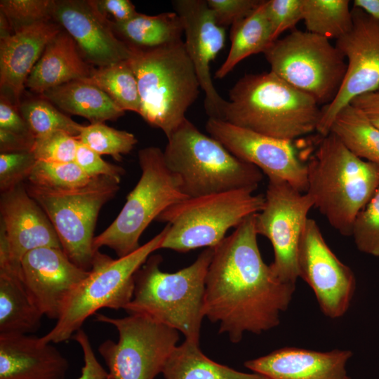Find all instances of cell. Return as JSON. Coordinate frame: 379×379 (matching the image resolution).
Instances as JSON below:
<instances>
[{"instance_id":"18","label":"cell","mask_w":379,"mask_h":379,"mask_svg":"<svg viewBox=\"0 0 379 379\" xmlns=\"http://www.w3.org/2000/svg\"><path fill=\"white\" fill-rule=\"evenodd\" d=\"M173 5L181 19L185 48L205 94L206 112L209 118L222 119L226 100L213 85L211 63L224 48L225 28L217 23L206 1L176 0Z\"/></svg>"},{"instance_id":"7","label":"cell","mask_w":379,"mask_h":379,"mask_svg":"<svg viewBox=\"0 0 379 379\" xmlns=\"http://www.w3.org/2000/svg\"><path fill=\"white\" fill-rule=\"evenodd\" d=\"M168 228L166 224L152 239L122 258L112 259L98 251L88 275L70 296L54 327L41 340L51 343L68 340L100 309L124 310L133 296L136 272L152 253L161 248Z\"/></svg>"},{"instance_id":"12","label":"cell","mask_w":379,"mask_h":379,"mask_svg":"<svg viewBox=\"0 0 379 379\" xmlns=\"http://www.w3.org/2000/svg\"><path fill=\"white\" fill-rule=\"evenodd\" d=\"M95 319L119 333L117 342L107 340L98 347L110 379H154L179 340V331L144 314L122 318L96 314Z\"/></svg>"},{"instance_id":"1","label":"cell","mask_w":379,"mask_h":379,"mask_svg":"<svg viewBox=\"0 0 379 379\" xmlns=\"http://www.w3.org/2000/svg\"><path fill=\"white\" fill-rule=\"evenodd\" d=\"M251 215L213 248L205 280L204 314L219 333L241 341L246 332L260 334L277 326L295 284L280 281L261 256Z\"/></svg>"},{"instance_id":"27","label":"cell","mask_w":379,"mask_h":379,"mask_svg":"<svg viewBox=\"0 0 379 379\" xmlns=\"http://www.w3.org/2000/svg\"><path fill=\"white\" fill-rule=\"evenodd\" d=\"M265 1L247 16L231 26V46L225 60L215 73V78L222 79L244 59L264 53L274 41L265 13Z\"/></svg>"},{"instance_id":"34","label":"cell","mask_w":379,"mask_h":379,"mask_svg":"<svg viewBox=\"0 0 379 379\" xmlns=\"http://www.w3.org/2000/svg\"><path fill=\"white\" fill-rule=\"evenodd\" d=\"M77 139L100 155L112 157L120 161L122 155L133 149L138 140L132 133L117 130L105 123L84 126Z\"/></svg>"},{"instance_id":"20","label":"cell","mask_w":379,"mask_h":379,"mask_svg":"<svg viewBox=\"0 0 379 379\" xmlns=\"http://www.w3.org/2000/svg\"><path fill=\"white\" fill-rule=\"evenodd\" d=\"M0 213V233L5 239L8 262L15 270L20 272L23 257L32 250L62 248L54 227L29 194L25 183L1 193Z\"/></svg>"},{"instance_id":"43","label":"cell","mask_w":379,"mask_h":379,"mask_svg":"<svg viewBox=\"0 0 379 379\" xmlns=\"http://www.w3.org/2000/svg\"><path fill=\"white\" fill-rule=\"evenodd\" d=\"M72 338L79 345L84 356V364L78 379H110L108 371L97 359L86 333L80 328Z\"/></svg>"},{"instance_id":"28","label":"cell","mask_w":379,"mask_h":379,"mask_svg":"<svg viewBox=\"0 0 379 379\" xmlns=\"http://www.w3.org/2000/svg\"><path fill=\"white\" fill-rule=\"evenodd\" d=\"M118 38L128 46L152 48L178 42L184 34L180 16L175 12L155 15L139 13L131 20L115 23L109 22Z\"/></svg>"},{"instance_id":"40","label":"cell","mask_w":379,"mask_h":379,"mask_svg":"<svg viewBox=\"0 0 379 379\" xmlns=\"http://www.w3.org/2000/svg\"><path fill=\"white\" fill-rule=\"evenodd\" d=\"M265 4L274 41L302 20V0H267Z\"/></svg>"},{"instance_id":"38","label":"cell","mask_w":379,"mask_h":379,"mask_svg":"<svg viewBox=\"0 0 379 379\" xmlns=\"http://www.w3.org/2000/svg\"><path fill=\"white\" fill-rule=\"evenodd\" d=\"M78 144L77 138L57 131L35 138L31 152L36 161L72 162L74 161Z\"/></svg>"},{"instance_id":"23","label":"cell","mask_w":379,"mask_h":379,"mask_svg":"<svg viewBox=\"0 0 379 379\" xmlns=\"http://www.w3.org/2000/svg\"><path fill=\"white\" fill-rule=\"evenodd\" d=\"M68 368L66 358L41 337L0 335V379H65Z\"/></svg>"},{"instance_id":"26","label":"cell","mask_w":379,"mask_h":379,"mask_svg":"<svg viewBox=\"0 0 379 379\" xmlns=\"http://www.w3.org/2000/svg\"><path fill=\"white\" fill-rule=\"evenodd\" d=\"M41 96L65 112L87 119L91 124L115 121L125 114L104 91L81 80L51 88Z\"/></svg>"},{"instance_id":"29","label":"cell","mask_w":379,"mask_h":379,"mask_svg":"<svg viewBox=\"0 0 379 379\" xmlns=\"http://www.w3.org/2000/svg\"><path fill=\"white\" fill-rule=\"evenodd\" d=\"M161 373L165 379H268L217 363L202 352L199 343L187 340L173 350Z\"/></svg>"},{"instance_id":"48","label":"cell","mask_w":379,"mask_h":379,"mask_svg":"<svg viewBox=\"0 0 379 379\" xmlns=\"http://www.w3.org/2000/svg\"><path fill=\"white\" fill-rule=\"evenodd\" d=\"M353 7L361 9L379 22V0H354Z\"/></svg>"},{"instance_id":"31","label":"cell","mask_w":379,"mask_h":379,"mask_svg":"<svg viewBox=\"0 0 379 379\" xmlns=\"http://www.w3.org/2000/svg\"><path fill=\"white\" fill-rule=\"evenodd\" d=\"M81 81L104 91L124 111L139 114L140 98L137 80L128 60L108 66L93 67L89 76Z\"/></svg>"},{"instance_id":"21","label":"cell","mask_w":379,"mask_h":379,"mask_svg":"<svg viewBox=\"0 0 379 379\" xmlns=\"http://www.w3.org/2000/svg\"><path fill=\"white\" fill-rule=\"evenodd\" d=\"M62 30L53 20L21 28L0 39L1 93L19 109L25 82L48 44Z\"/></svg>"},{"instance_id":"35","label":"cell","mask_w":379,"mask_h":379,"mask_svg":"<svg viewBox=\"0 0 379 379\" xmlns=\"http://www.w3.org/2000/svg\"><path fill=\"white\" fill-rule=\"evenodd\" d=\"M88 176L74 161L67 163L37 161L27 182L48 189H73L87 185Z\"/></svg>"},{"instance_id":"50","label":"cell","mask_w":379,"mask_h":379,"mask_svg":"<svg viewBox=\"0 0 379 379\" xmlns=\"http://www.w3.org/2000/svg\"><path fill=\"white\" fill-rule=\"evenodd\" d=\"M351 379V378H350Z\"/></svg>"},{"instance_id":"49","label":"cell","mask_w":379,"mask_h":379,"mask_svg":"<svg viewBox=\"0 0 379 379\" xmlns=\"http://www.w3.org/2000/svg\"><path fill=\"white\" fill-rule=\"evenodd\" d=\"M13 33L6 15L0 11V39H3Z\"/></svg>"},{"instance_id":"15","label":"cell","mask_w":379,"mask_h":379,"mask_svg":"<svg viewBox=\"0 0 379 379\" xmlns=\"http://www.w3.org/2000/svg\"><path fill=\"white\" fill-rule=\"evenodd\" d=\"M297 264L299 277L312 289L324 314L343 317L354 294L355 277L329 248L313 219L308 218L301 236Z\"/></svg>"},{"instance_id":"10","label":"cell","mask_w":379,"mask_h":379,"mask_svg":"<svg viewBox=\"0 0 379 379\" xmlns=\"http://www.w3.org/2000/svg\"><path fill=\"white\" fill-rule=\"evenodd\" d=\"M121 179L99 176L73 189H48L25 183L29 194L51 222L62 248L80 268L90 271L98 251L94 230L101 208L119 189Z\"/></svg>"},{"instance_id":"30","label":"cell","mask_w":379,"mask_h":379,"mask_svg":"<svg viewBox=\"0 0 379 379\" xmlns=\"http://www.w3.org/2000/svg\"><path fill=\"white\" fill-rule=\"evenodd\" d=\"M330 133L357 157L379 164V128L352 104L337 114Z\"/></svg>"},{"instance_id":"22","label":"cell","mask_w":379,"mask_h":379,"mask_svg":"<svg viewBox=\"0 0 379 379\" xmlns=\"http://www.w3.org/2000/svg\"><path fill=\"white\" fill-rule=\"evenodd\" d=\"M350 350L314 351L285 347L248 360L244 366L268 379H350L346 364Z\"/></svg>"},{"instance_id":"2","label":"cell","mask_w":379,"mask_h":379,"mask_svg":"<svg viewBox=\"0 0 379 379\" xmlns=\"http://www.w3.org/2000/svg\"><path fill=\"white\" fill-rule=\"evenodd\" d=\"M229 98L222 120L291 142L317 131L321 117L313 98L271 71L245 74L230 90Z\"/></svg>"},{"instance_id":"42","label":"cell","mask_w":379,"mask_h":379,"mask_svg":"<svg viewBox=\"0 0 379 379\" xmlns=\"http://www.w3.org/2000/svg\"><path fill=\"white\" fill-rule=\"evenodd\" d=\"M217 23L225 27L250 14L260 4L258 0H207Z\"/></svg>"},{"instance_id":"45","label":"cell","mask_w":379,"mask_h":379,"mask_svg":"<svg viewBox=\"0 0 379 379\" xmlns=\"http://www.w3.org/2000/svg\"><path fill=\"white\" fill-rule=\"evenodd\" d=\"M94 1L100 13L112 22H124L138 14L135 6L129 0Z\"/></svg>"},{"instance_id":"47","label":"cell","mask_w":379,"mask_h":379,"mask_svg":"<svg viewBox=\"0 0 379 379\" xmlns=\"http://www.w3.org/2000/svg\"><path fill=\"white\" fill-rule=\"evenodd\" d=\"M350 104L361 110L379 128V90L357 96Z\"/></svg>"},{"instance_id":"25","label":"cell","mask_w":379,"mask_h":379,"mask_svg":"<svg viewBox=\"0 0 379 379\" xmlns=\"http://www.w3.org/2000/svg\"><path fill=\"white\" fill-rule=\"evenodd\" d=\"M43 314L9 263H0V335L28 334L41 326Z\"/></svg>"},{"instance_id":"16","label":"cell","mask_w":379,"mask_h":379,"mask_svg":"<svg viewBox=\"0 0 379 379\" xmlns=\"http://www.w3.org/2000/svg\"><path fill=\"white\" fill-rule=\"evenodd\" d=\"M206 130L233 155L256 166L268 178L283 180L298 191L307 192V166L298 158L291 141L214 118H208Z\"/></svg>"},{"instance_id":"19","label":"cell","mask_w":379,"mask_h":379,"mask_svg":"<svg viewBox=\"0 0 379 379\" xmlns=\"http://www.w3.org/2000/svg\"><path fill=\"white\" fill-rule=\"evenodd\" d=\"M52 20L71 36L90 65L108 66L131 56V47L117 36L94 0H55Z\"/></svg>"},{"instance_id":"36","label":"cell","mask_w":379,"mask_h":379,"mask_svg":"<svg viewBox=\"0 0 379 379\" xmlns=\"http://www.w3.org/2000/svg\"><path fill=\"white\" fill-rule=\"evenodd\" d=\"M351 236L358 250L379 257V187L355 217Z\"/></svg>"},{"instance_id":"8","label":"cell","mask_w":379,"mask_h":379,"mask_svg":"<svg viewBox=\"0 0 379 379\" xmlns=\"http://www.w3.org/2000/svg\"><path fill=\"white\" fill-rule=\"evenodd\" d=\"M251 188L190 197L165 209L156 219L169 225L161 248L185 253L214 248L232 227L261 211L265 194Z\"/></svg>"},{"instance_id":"11","label":"cell","mask_w":379,"mask_h":379,"mask_svg":"<svg viewBox=\"0 0 379 379\" xmlns=\"http://www.w3.org/2000/svg\"><path fill=\"white\" fill-rule=\"evenodd\" d=\"M264 55L271 72L319 105L335 98L344 79L345 57L328 39L294 30L274 41Z\"/></svg>"},{"instance_id":"3","label":"cell","mask_w":379,"mask_h":379,"mask_svg":"<svg viewBox=\"0 0 379 379\" xmlns=\"http://www.w3.org/2000/svg\"><path fill=\"white\" fill-rule=\"evenodd\" d=\"M307 166L314 206L342 235L379 187V164L352 154L332 133L323 136Z\"/></svg>"},{"instance_id":"6","label":"cell","mask_w":379,"mask_h":379,"mask_svg":"<svg viewBox=\"0 0 379 379\" xmlns=\"http://www.w3.org/2000/svg\"><path fill=\"white\" fill-rule=\"evenodd\" d=\"M167 140L163 151L165 162L180 178L188 197L246 188L255 190L262 180L259 168L236 157L187 118Z\"/></svg>"},{"instance_id":"32","label":"cell","mask_w":379,"mask_h":379,"mask_svg":"<svg viewBox=\"0 0 379 379\" xmlns=\"http://www.w3.org/2000/svg\"><path fill=\"white\" fill-rule=\"evenodd\" d=\"M302 13L306 31L328 39H338L352 25L348 0H302Z\"/></svg>"},{"instance_id":"9","label":"cell","mask_w":379,"mask_h":379,"mask_svg":"<svg viewBox=\"0 0 379 379\" xmlns=\"http://www.w3.org/2000/svg\"><path fill=\"white\" fill-rule=\"evenodd\" d=\"M138 157L141 169L138 182L115 220L93 241L96 251L106 246L119 258L140 248L142 234L165 209L190 198L182 192L180 178L167 166L160 148H142Z\"/></svg>"},{"instance_id":"37","label":"cell","mask_w":379,"mask_h":379,"mask_svg":"<svg viewBox=\"0 0 379 379\" xmlns=\"http://www.w3.org/2000/svg\"><path fill=\"white\" fill-rule=\"evenodd\" d=\"M55 0H1L0 11L8 19L13 33L17 30L52 20Z\"/></svg>"},{"instance_id":"44","label":"cell","mask_w":379,"mask_h":379,"mask_svg":"<svg viewBox=\"0 0 379 379\" xmlns=\"http://www.w3.org/2000/svg\"><path fill=\"white\" fill-rule=\"evenodd\" d=\"M0 129L17 134L33 136L26 121L20 114L19 109L2 93L0 95Z\"/></svg>"},{"instance_id":"46","label":"cell","mask_w":379,"mask_h":379,"mask_svg":"<svg viewBox=\"0 0 379 379\" xmlns=\"http://www.w3.org/2000/svg\"><path fill=\"white\" fill-rule=\"evenodd\" d=\"M35 138L0 129L1 153L31 152Z\"/></svg>"},{"instance_id":"39","label":"cell","mask_w":379,"mask_h":379,"mask_svg":"<svg viewBox=\"0 0 379 379\" xmlns=\"http://www.w3.org/2000/svg\"><path fill=\"white\" fill-rule=\"evenodd\" d=\"M36 161L31 152L0 153L1 193L25 183Z\"/></svg>"},{"instance_id":"24","label":"cell","mask_w":379,"mask_h":379,"mask_svg":"<svg viewBox=\"0 0 379 379\" xmlns=\"http://www.w3.org/2000/svg\"><path fill=\"white\" fill-rule=\"evenodd\" d=\"M92 67L83 58L74 39L62 29L45 48L25 87L41 95L51 88L88 77Z\"/></svg>"},{"instance_id":"14","label":"cell","mask_w":379,"mask_h":379,"mask_svg":"<svg viewBox=\"0 0 379 379\" xmlns=\"http://www.w3.org/2000/svg\"><path fill=\"white\" fill-rule=\"evenodd\" d=\"M352 25L335 46L347 60V69L335 98L321 109L317 131L330 133L337 114L357 96L379 90V22L360 8H352Z\"/></svg>"},{"instance_id":"13","label":"cell","mask_w":379,"mask_h":379,"mask_svg":"<svg viewBox=\"0 0 379 379\" xmlns=\"http://www.w3.org/2000/svg\"><path fill=\"white\" fill-rule=\"evenodd\" d=\"M265 199L263 208L255 215L256 232L272 246L274 260L270 266L274 275L283 282L295 284L299 242L314 200L307 192L276 178H268Z\"/></svg>"},{"instance_id":"33","label":"cell","mask_w":379,"mask_h":379,"mask_svg":"<svg viewBox=\"0 0 379 379\" xmlns=\"http://www.w3.org/2000/svg\"><path fill=\"white\" fill-rule=\"evenodd\" d=\"M19 111L34 138L57 131L77 138L84 126L60 112L42 96L21 102Z\"/></svg>"},{"instance_id":"5","label":"cell","mask_w":379,"mask_h":379,"mask_svg":"<svg viewBox=\"0 0 379 379\" xmlns=\"http://www.w3.org/2000/svg\"><path fill=\"white\" fill-rule=\"evenodd\" d=\"M128 61L135 76L140 98L138 114L166 138L186 119L201 88L182 40L165 46L131 47Z\"/></svg>"},{"instance_id":"4","label":"cell","mask_w":379,"mask_h":379,"mask_svg":"<svg viewBox=\"0 0 379 379\" xmlns=\"http://www.w3.org/2000/svg\"><path fill=\"white\" fill-rule=\"evenodd\" d=\"M213 254V248H206L192 264L173 273L161 270V255H150L135 274L133 296L124 310L148 315L199 343Z\"/></svg>"},{"instance_id":"41","label":"cell","mask_w":379,"mask_h":379,"mask_svg":"<svg viewBox=\"0 0 379 379\" xmlns=\"http://www.w3.org/2000/svg\"><path fill=\"white\" fill-rule=\"evenodd\" d=\"M74 162L91 178L107 176L121 179L125 173L122 167L105 161L101 155L79 141Z\"/></svg>"},{"instance_id":"17","label":"cell","mask_w":379,"mask_h":379,"mask_svg":"<svg viewBox=\"0 0 379 379\" xmlns=\"http://www.w3.org/2000/svg\"><path fill=\"white\" fill-rule=\"evenodd\" d=\"M88 274L59 248L32 250L20 264V277L28 294L43 315L51 319H59L70 296Z\"/></svg>"}]
</instances>
